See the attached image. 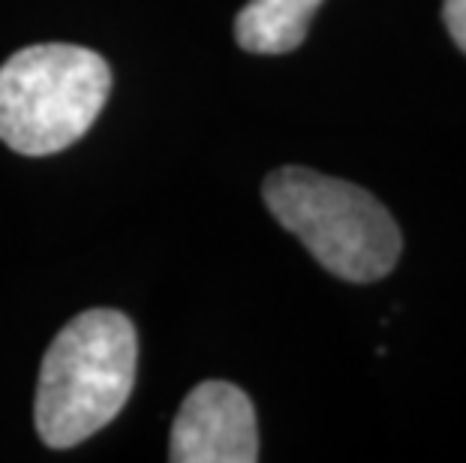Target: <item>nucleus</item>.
Returning a JSON list of instances; mask_svg holds the SVG:
<instances>
[{
    "label": "nucleus",
    "instance_id": "obj_1",
    "mask_svg": "<svg viewBox=\"0 0 466 463\" xmlns=\"http://www.w3.org/2000/svg\"><path fill=\"white\" fill-rule=\"evenodd\" d=\"M136 364V328L124 313H78L52 340L39 367V439L48 448H73L115 421L133 394Z\"/></svg>",
    "mask_w": 466,
    "mask_h": 463
},
{
    "label": "nucleus",
    "instance_id": "obj_2",
    "mask_svg": "<svg viewBox=\"0 0 466 463\" xmlns=\"http://www.w3.org/2000/svg\"><path fill=\"white\" fill-rule=\"evenodd\" d=\"M262 196L274 220L346 283L389 277L400 259V226L376 196L350 181L283 166L265 178Z\"/></svg>",
    "mask_w": 466,
    "mask_h": 463
},
{
    "label": "nucleus",
    "instance_id": "obj_3",
    "mask_svg": "<svg viewBox=\"0 0 466 463\" xmlns=\"http://www.w3.org/2000/svg\"><path fill=\"white\" fill-rule=\"evenodd\" d=\"M108 91L112 70L91 48H22L0 66V142L25 156L64 151L94 126Z\"/></svg>",
    "mask_w": 466,
    "mask_h": 463
},
{
    "label": "nucleus",
    "instance_id": "obj_4",
    "mask_svg": "<svg viewBox=\"0 0 466 463\" xmlns=\"http://www.w3.org/2000/svg\"><path fill=\"white\" fill-rule=\"evenodd\" d=\"M172 463L259 460V425L247 394L223 379H208L184 398L168 437Z\"/></svg>",
    "mask_w": 466,
    "mask_h": 463
},
{
    "label": "nucleus",
    "instance_id": "obj_5",
    "mask_svg": "<svg viewBox=\"0 0 466 463\" xmlns=\"http://www.w3.org/2000/svg\"><path fill=\"white\" fill-rule=\"evenodd\" d=\"M319 6L322 0H250L235 18L238 45L253 55L295 52Z\"/></svg>",
    "mask_w": 466,
    "mask_h": 463
},
{
    "label": "nucleus",
    "instance_id": "obj_6",
    "mask_svg": "<svg viewBox=\"0 0 466 463\" xmlns=\"http://www.w3.org/2000/svg\"><path fill=\"white\" fill-rule=\"evenodd\" d=\"M442 22L454 45L466 55V0H442Z\"/></svg>",
    "mask_w": 466,
    "mask_h": 463
}]
</instances>
